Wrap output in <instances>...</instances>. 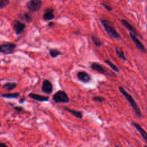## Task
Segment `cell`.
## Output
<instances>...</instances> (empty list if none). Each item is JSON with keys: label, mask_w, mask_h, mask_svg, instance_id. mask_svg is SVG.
<instances>
[{"label": "cell", "mask_w": 147, "mask_h": 147, "mask_svg": "<svg viewBox=\"0 0 147 147\" xmlns=\"http://www.w3.org/2000/svg\"><path fill=\"white\" fill-rule=\"evenodd\" d=\"M41 90L47 94H51L53 91V85L52 83L48 79L44 80L42 84Z\"/></svg>", "instance_id": "8"}, {"label": "cell", "mask_w": 147, "mask_h": 147, "mask_svg": "<svg viewBox=\"0 0 147 147\" xmlns=\"http://www.w3.org/2000/svg\"><path fill=\"white\" fill-rule=\"evenodd\" d=\"M0 126H1V123H0Z\"/></svg>", "instance_id": "30"}, {"label": "cell", "mask_w": 147, "mask_h": 147, "mask_svg": "<svg viewBox=\"0 0 147 147\" xmlns=\"http://www.w3.org/2000/svg\"><path fill=\"white\" fill-rule=\"evenodd\" d=\"M131 124L139 131V133H140V134L141 135L142 138L145 140V141H147V134H146V132L139 125V124H138V123H137L136 122H132Z\"/></svg>", "instance_id": "14"}, {"label": "cell", "mask_w": 147, "mask_h": 147, "mask_svg": "<svg viewBox=\"0 0 147 147\" xmlns=\"http://www.w3.org/2000/svg\"><path fill=\"white\" fill-rule=\"evenodd\" d=\"M144 147H146V145H145V146H144Z\"/></svg>", "instance_id": "29"}, {"label": "cell", "mask_w": 147, "mask_h": 147, "mask_svg": "<svg viewBox=\"0 0 147 147\" xmlns=\"http://www.w3.org/2000/svg\"><path fill=\"white\" fill-rule=\"evenodd\" d=\"M42 5V2L41 0H30L26 5L27 9L32 12H36L40 10Z\"/></svg>", "instance_id": "4"}, {"label": "cell", "mask_w": 147, "mask_h": 147, "mask_svg": "<svg viewBox=\"0 0 147 147\" xmlns=\"http://www.w3.org/2000/svg\"><path fill=\"white\" fill-rule=\"evenodd\" d=\"M49 55L52 58H56L59 55H60L62 54V53L58 51L56 49H49Z\"/></svg>", "instance_id": "21"}, {"label": "cell", "mask_w": 147, "mask_h": 147, "mask_svg": "<svg viewBox=\"0 0 147 147\" xmlns=\"http://www.w3.org/2000/svg\"><path fill=\"white\" fill-rule=\"evenodd\" d=\"M1 96L3 98H9V99H16L20 96V93L18 92H13V93H7L2 94Z\"/></svg>", "instance_id": "19"}, {"label": "cell", "mask_w": 147, "mask_h": 147, "mask_svg": "<svg viewBox=\"0 0 147 147\" xmlns=\"http://www.w3.org/2000/svg\"><path fill=\"white\" fill-rule=\"evenodd\" d=\"M100 4H101L103 7H105L107 10H109V11H111V10H112V9L111 8L110 6H109L106 5H105V4L103 3H101Z\"/></svg>", "instance_id": "25"}, {"label": "cell", "mask_w": 147, "mask_h": 147, "mask_svg": "<svg viewBox=\"0 0 147 147\" xmlns=\"http://www.w3.org/2000/svg\"><path fill=\"white\" fill-rule=\"evenodd\" d=\"M53 100L56 103H68L69 100L67 94L61 90L57 91L53 95Z\"/></svg>", "instance_id": "3"}, {"label": "cell", "mask_w": 147, "mask_h": 147, "mask_svg": "<svg viewBox=\"0 0 147 147\" xmlns=\"http://www.w3.org/2000/svg\"><path fill=\"white\" fill-rule=\"evenodd\" d=\"M12 26L13 30H14L15 33L17 35L21 34L24 31V29L26 28L25 24L18 20H14L12 22Z\"/></svg>", "instance_id": "6"}, {"label": "cell", "mask_w": 147, "mask_h": 147, "mask_svg": "<svg viewBox=\"0 0 147 147\" xmlns=\"http://www.w3.org/2000/svg\"><path fill=\"white\" fill-rule=\"evenodd\" d=\"M99 20L100 23L103 25L105 31L107 32L110 37L116 40L121 39V36L116 30L115 28L110 23V22H109L107 20L102 18H100Z\"/></svg>", "instance_id": "2"}, {"label": "cell", "mask_w": 147, "mask_h": 147, "mask_svg": "<svg viewBox=\"0 0 147 147\" xmlns=\"http://www.w3.org/2000/svg\"><path fill=\"white\" fill-rule=\"evenodd\" d=\"M118 89H119V91L121 92V93L123 95V96L127 100L128 103L130 104V106L131 107L132 109L134 111L135 114L138 117L142 116V113L141 111V110L139 108V107H138L137 103H136V102L135 101V100L132 97V96L131 95H130L129 93H127L122 87L119 86Z\"/></svg>", "instance_id": "1"}, {"label": "cell", "mask_w": 147, "mask_h": 147, "mask_svg": "<svg viewBox=\"0 0 147 147\" xmlns=\"http://www.w3.org/2000/svg\"><path fill=\"white\" fill-rule=\"evenodd\" d=\"M28 96L35 100H37L39 102H47L49 100V97L46 96H44V95H41L39 94H34V93H30Z\"/></svg>", "instance_id": "13"}, {"label": "cell", "mask_w": 147, "mask_h": 147, "mask_svg": "<svg viewBox=\"0 0 147 147\" xmlns=\"http://www.w3.org/2000/svg\"><path fill=\"white\" fill-rule=\"evenodd\" d=\"M0 147H8L5 144H4V143H2V142H0Z\"/></svg>", "instance_id": "27"}, {"label": "cell", "mask_w": 147, "mask_h": 147, "mask_svg": "<svg viewBox=\"0 0 147 147\" xmlns=\"http://www.w3.org/2000/svg\"><path fill=\"white\" fill-rule=\"evenodd\" d=\"M18 18L22 21L25 22L26 23H29L32 20V16L28 13H23L18 15Z\"/></svg>", "instance_id": "15"}, {"label": "cell", "mask_w": 147, "mask_h": 147, "mask_svg": "<svg viewBox=\"0 0 147 147\" xmlns=\"http://www.w3.org/2000/svg\"><path fill=\"white\" fill-rule=\"evenodd\" d=\"M92 100L95 102H99V103H102L105 101V98L102 97V96H95L92 98Z\"/></svg>", "instance_id": "24"}, {"label": "cell", "mask_w": 147, "mask_h": 147, "mask_svg": "<svg viewBox=\"0 0 147 147\" xmlns=\"http://www.w3.org/2000/svg\"><path fill=\"white\" fill-rule=\"evenodd\" d=\"M64 110L69 112L72 115H74V117H75L76 118H79V119H82L83 117V115L82 112L79 111H76L75 110H73V109H69L68 107H65Z\"/></svg>", "instance_id": "16"}, {"label": "cell", "mask_w": 147, "mask_h": 147, "mask_svg": "<svg viewBox=\"0 0 147 147\" xmlns=\"http://www.w3.org/2000/svg\"><path fill=\"white\" fill-rule=\"evenodd\" d=\"M55 18L54 9L52 7L47 8L44 10V13L42 16V18L45 21H51Z\"/></svg>", "instance_id": "9"}, {"label": "cell", "mask_w": 147, "mask_h": 147, "mask_svg": "<svg viewBox=\"0 0 147 147\" xmlns=\"http://www.w3.org/2000/svg\"><path fill=\"white\" fill-rule=\"evenodd\" d=\"M91 68L93 70H94L100 74H105V75H106L107 74L106 70L103 67V66L101 64H100L98 63H96V62L92 63L91 64Z\"/></svg>", "instance_id": "12"}, {"label": "cell", "mask_w": 147, "mask_h": 147, "mask_svg": "<svg viewBox=\"0 0 147 147\" xmlns=\"http://www.w3.org/2000/svg\"><path fill=\"white\" fill-rule=\"evenodd\" d=\"M121 23L122 24V25L128 30H129V32L130 33H131L132 34H134L136 36H140L138 32H137V30H136V29L132 25H131L129 22H128L126 20H121Z\"/></svg>", "instance_id": "10"}, {"label": "cell", "mask_w": 147, "mask_h": 147, "mask_svg": "<svg viewBox=\"0 0 147 147\" xmlns=\"http://www.w3.org/2000/svg\"><path fill=\"white\" fill-rule=\"evenodd\" d=\"M91 40L92 41V42H94V44L97 47H100L102 45V42L100 41V40L99 39L98 37H97L95 36H92L91 37Z\"/></svg>", "instance_id": "22"}, {"label": "cell", "mask_w": 147, "mask_h": 147, "mask_svg": "<svg viewBox=\"0 0 147 147\" xmlns=\"http://www.w3.org/2000/svg\"><path fill=\"white\" fill-rule=\"evenodd\" d=\"M14 109L17 111H21L23 110V108L21 107H15Z\"/></svg>", "instance_id": "26"}, {"label": "cell", "mask_w": 147, "mask_h": 147, "mask_svg": "<svg viewBox=\"0 0 147 147\" xmlns=\"http://www.w3.org/2000/svg\"><path fill=\"white\" fill-rule=\"evenodd\" d=\"M77 77L79 80L84 83H88L91 79L90 75L84 71L78 72L77 73Z\"/></svg>", "instance_id": "11"}, {"label": "cell", "mask_w": 147, "mask_h": 147, "mask_svg": "<svg viewBox=\"0 0 147 147\" xmlns=\"http://www.w3.org/2000/svg\"><path fill=\"white\" fill-rule=\"evenodd\" d=\"M115 52L116 53V55H117V56L120 58L121 59H122L123 61H127V59L125 55V53L123 51V50L118 47H115Z\"/></svg>", "instance_id": "17"}, {"label": "cell", "mask_w": 147, "mask_h": 147, "mask_svg": "<svg viewBox=\"0 0 147 147\" xmlns=\"http://www.w3.org/2000/svg\"><path fill=\"white\" fill-rule=\"evenodd\" d=\"M17 84L15 82H7L3 85L2 87L3 89L7 91H11L17 87Z\"/></svg>", "instance_id": "18"}, {"label": "cell", "mask_w": 147, "mask_h": 147, "mask_svg": "<svg viewBox=\"0 0 147 147\" xmlns=\"http://www.w3.org/2000/svg\"><path fill=\"white\" fill-rule=\"evenodd\" d=\"M10 3L9 0H0V9H2L8 6Z\"/></svg>", "instance_id": "23"}, {"label": "cell", "mask_w": 147, "mask_h": 147, "mask_svg": "<svg viewBox=\"0 0 147 147\" xmlns=\"http://www.w3.org/2000/svg\"><path fill=\"white\" fill-rule=\"evenodd\" d=\"M105 62L115 72H119V68L116 65H115L114 64H113L111 61L109 60H105Z\"/></svg>", "instance_id": "20"}, {"label": "cell", "mask_w": 147, "mask_h": 147, "mask_svg": "<svg viewBox=\"0 0 147 147\" xmlns=\"http://www.w3.org/2000/svg\"><path fill=\"white\" fill-rule=\"evenodd\" d=\"M115 147H119V146H117V145H115Z\"/></svg>", "instance_id": "28"}, {"label": "cell", "mask_w": 147, "mask_h": 147, "mask_svg": "<svg viewBox=\"0 0 147 147\" xmlns=\"http://www.w3.org/2000/svg\"><path fill=\"white\" fill-rule=\"evenodd\" d=\"M16 45L14 43H6L0 46V53L4 55H10L14 52Z\"/></svg>", "instance_id": "5"}, {"label": "cell", "mask_w": 147, "mask_h": 147, "mask_svg": "<svg viewBox=\"0 0 147 147\" xmlns=\"http://www.w3.org/2000/svg\"><path fill=\"white\" fill-rule=\"evenodd\" d=\"M129 36L132 40V41L134 43L136 48L142 52L143 53H146V49L145 47L143 45V44L140 41V40L138 38V37L135 36L134 34H132L131 33L129 32Z\"/></svg>", "instance_id": "7"}]
</instances>
